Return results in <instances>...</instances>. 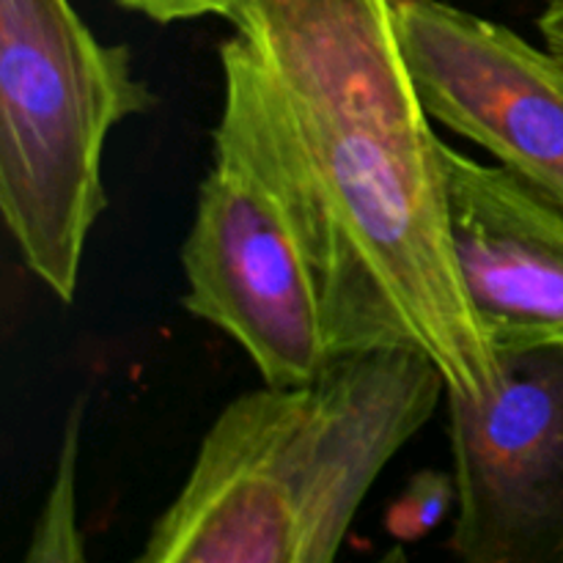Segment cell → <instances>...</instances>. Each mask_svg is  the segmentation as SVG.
<instances>
[{
  "mask_svg": "<svg viewBox=\"0 0 563 563\" xmlns=\"http://www.w3.org/2000/svg\"><path fill=\"white\" fill-rule=\"evenodd\" d=\"M456 500L454 473L421 471L407 482L399 498L385 511V531L396 542H421L434 531L449 515Z\"/></svg>",
  "mask_w": 563,
  "mask_h": 563,
  "instance_id": "9c48e42d",
  "label": "cell"
},
{
  "mask_svg": "<svg viewBox=\"0 0 563 563\" xmlns=\"http://www.w3.org/2000/svg\"><path fill=\"white\" fill-rule=\"evenodd\" d=\"M451 240L495 352L563 344V209L443 143Z\"/></svg>",
  "mask_w": 563,
  "mask_h": 563,
  "instance_id": "52a82bcc",
  "label": "cell"
},
{
  "mask_svg": "<svg viewBox=\"0 0 563 563\" xmlns=\"http://www.w3.org/2000/svg\"><path fill=\"white\" fill-rule=\"evenodd\" d=\"M154 104L130 47L99 42L69 0H0V212L60 302L108 207V135Z\"/></svg>",
  "mask_w": 563,
  "mask_h": 563,
  "instance_id": "3957f363",
  "label": "cell"
},
{
  "mask_svg": "<svg viewBox=\"0 0 563 563\" xmlns=\"http://www.w3.org/2000/svg\"><path fill=\"white\" fill-rule=\"evenodd\" d=\"M225 20L214 159L284 214L333 355L427 352L451 394L493 396L498 355L456 267L443 141L394 0H236Z\"/></svg>",
  "mask_w": 563,
  "mask_h": 563,
  "instance_id": "6da1fadb",
  "label": "cell"
},
{
  "mask_svg": "<svg viewBox=\"0 0 563 563\" xmlns=\"http://www.w3.org/2000/svg\"><path fill=\"white\" fill-rule=\"evenodd\" d=\"M493 396L445 390L456 482L451 553L563 563V344L500 350Z\"/></svg>",
  "mask_w": 563,
  "mask_h": 563,
  "instance_id": "277c9868",
  "label": "cell"
},
{
  "mask_svg": "<svg viewBox=\"0 0 563 563\" xmlns=\"http://www.w3.org/2000/svg\"><path fill=\"white\" fill-rule=\"evenodd\" d=\"M192 317L229 333L264 385L311 383L333 361L308 264L273 198L214 159L181 245Z\"/></svg>",
  "mask_w": 563,
  "mask_h": 563,
  "instance_id": "5b68a950",
  "label": "cell"
},
{
  "mask_svg": "<svg viewBox=\"0 0 563 563\" xmlns=\"http://www.w3.org/2000/svg\"><path fill=\"white\" fill-rule=\"evenodd\" d=\"M394 22L427 113L563 209V55L449 0H394Z\"/></svg>",
  "mask_w": 563,
  "mask_h": 563,
  "instance_id": "8992f818",
  "label": "cell"
},
{
  "mask_svg": "<svg viewBox=\"0 0 563 563\" xmlns=\"http://www.w3.org/2000/svg\"><path fill=\"white\" fill-rule=\"evenodd\" d=\"M539 31L550 49L563 55V0H544L539 14Z\"/></svg>",
  "mask_w": 563,
  "mask_h": 563,
  "instance_id": "8fae6325",
  "label": "cell"
},
{
  "mask_svg": "<svg viewBox=\"0 0 563 563\" xmlns=\"http://www.w3.org/2000/svg\"><path fill=\"white\" fill-rule=\"evenodd\" d=\"M445 390L427 352L390 346L335 355L311 383L236 396L137 561L330 563Z\"/></svg>",
  "mask_w": 563,
  "mask_h": 563,
  "instance_id": "7a4b0ae2",
  "label": "cell"
},
{
  "mask_svg": "<svg viewBox=\"0 0 563 563\" xmlns=\"http://www.w3.org/2000/svg\"><path fill=\"white\" fill-rule=\"evenodd\" d=\"M124 9L137 11V14L148 16L154 22H179V20H196L203 14H220L236 3V0H115Z\"/></svg>",
  "mask_w": 563,
  "mask_h": 563,
  "instance_id": "30bf717a",
  "label": "cell"
},
{
  "mask_svg": "<svg viewBox=\"0 0 563 563\" xmlns=\"http://www.w3.org/2000/svg\"><path fill=\"white\" fill-rule=\"evenodd\" d=\"M82 401H75L66 421L64 440H60L58 465H55L53 484L44 495L42 511H38L36 528H33L31 548H27V563H71L86 561V544L77 528V445H80V423H82Z\"/></svg>",
  "mask_w": 563,
  "mask_h": 563,
  "instance_id": "ba28073f",
  "label": "cell"
}]
</instances>
